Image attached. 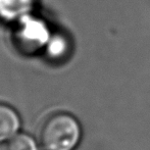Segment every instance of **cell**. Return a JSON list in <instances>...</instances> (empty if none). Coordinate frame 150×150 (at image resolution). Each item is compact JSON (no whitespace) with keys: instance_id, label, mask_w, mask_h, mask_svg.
I'll return each mask as SVG.
<instances>
[{"instance_id":"3","label":"cell","mask_w":150,"mask_h":150,"mask_svg":"<svg viewBox=\"0 0 150 150\" xmlns=\"http://www.w3.org/2000/svg\"><path fill=\"white\" fill-rule=\"evenodd\" d=\"M48 60L59 62L67 59L71 52V40L63 32H52L43 50Z\"/></svg>"},{"instance_id":"2","label":"cell","mask_w":150,"mask_h":150,"mask_svg":"<svg viewBox=\"0 0 150 150\" xmlns=\"http://www.w3.org/2000/svg\"><path fill=\"white\" fill-rule=\"evenodd\" d=\"M51 34V29L44 18L31 13L16 23L12 39L21 53L33 55L43 52Z\"/></svg>"},{"instance_id":"5","label":"cell","mask_w":150,"mask_h":150,"mask_svg":"<svg viewBox=\"0 0 150 150\" xmlns=\"http://www.w3.org/2000/svg\"><path fill=\"white\" fill-rule=\"evenodd\" d=\"M22 120L14 108L0 103V144L8 143L20 133Z\"/></svg>"},{"instance_id":"4","label":"cell","mask_w":150,"mask_h":150,"mask_svg":"<svg viewBox=\"0 0 150 150\" xmlns=\"http://www.w3.org/2000/svg\"><path fill=\"white\" fill-rule=\"evenodd\" d=\"M36 0H0V21L14 23L33 13Z\"/></svg>"},{"instance_id":"6","label":"cell","mask_w":150,"mask_h":150,"mask_svg":"<svg viewBox=\"0 0 150 150\" xmlns=\"http://www.w3.org/2000/svg\"><path fill=\"white\" fill-rule=\"evenodd\" d=\"M6 150H38V143L26 133H18L7 143Z\"/></svg>"},{"instance_id":"1","label":"cell","mask_w":150,"mask_h":150,"mask_svg":"<svg viewBox=\"0 0 150 150\" xmlns=\"http://www.w3.org/2000/svg\"><path fill=\"white\" fill-rule=\"evenodd\" d=\"M83 137L81 122L69 112H57L48 117L39 134L43 150H75Z\"/></svg>"}]
</instances>
